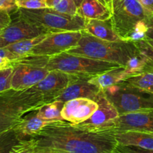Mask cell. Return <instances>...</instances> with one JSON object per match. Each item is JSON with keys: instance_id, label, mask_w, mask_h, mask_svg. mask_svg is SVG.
<instances>
[{"instance_id": "2", "label": "cell", "mask_w": 153, "mask_h": 153, "mask_svg": "<svg viewBox=\"0 0 153 153\" xmlns=\"http://www.w3.org/2000/svg\"><path fill=\"white\" fill-rule=\"evenodd\" d=\"M82 37L76 46L67 51L68 53L87 57L124 66L130 58L139 52L134 43L126 41H108L97 38L82 31Z\"/></svg>"}, {"instance_id": "38", "label": "cell", "mask_w": 153, "mask_h": 153, "mask_svg": "<svg viewBox=\"0 0 153 153\" xmlns=\"http://www.w3.org/2000/svg\"><path fill=\"white\" fill-rule=\"evenodd\" d=\"M102 1L111 10H112V7H113V0H100Z\"/></svg>"}, {"instance_id": "27", "label": "cell", "mask_w": 153, "mask_h": 153, "mask_svg": "<svg viewBox=\"0 0 153 153\" xmlns=\"http://www.w3.org/2000/svg\"><path fill=\"white\" fill-rule=\"evenodd\" d=\"M148 30L147 19L142 20L134 25L131 31L127 34L124 41L136 43L140 40H145L146 35V32Z\"/></svg>"}, {"instance_id": "24", "label": "cell", "mask_w": 153, "mask_h": 153, "mask_svg": "<svg viewBox=\"0 0 153 153\" xmlns=\"http://www.w3.org/2000/svg\"><path fill=\"white\" fill-rule=\"evenodd\" d=\"M46 6L59 13L69 15L77 14V6L73 0H45Z\"/></svg>"}, {"instance_id": "22", "label": "cell", "mask_w": 153, "mask_h": 153, "mask_svg": "<svg viewBox=\"0 0 153 153\" xmlns=\"http://www.w3.org/2000/svg\"><path fill=\"white\" fill-rule=\"evenodd\" d=\"M124 81L142 91L153 94V73H141L137 76L128 78Z\"/></svg>"}, {"instance_id": "14", "label": "cell", "mask_w": 153, "mask_h": 153, "mask_svg": "<svg viewBox=\"0 0 153 153\" xmlns=\"http://www.w3.org/2000/svg\"><path fill=\"white\" fill-rule=\"evenodd\" d=\"M90 79L71 76L70 82L63 92L55 100L66 102L78 98H88L94 100L101 90L91 83Z\"/></svg>"}, {"instance_id": "33", "label": "cell", "mask_w": 153, "mask_h": 153, "mask_svg": "<svg viewBox=\"0 0 153 153\" xmlns=\"http://www.w3.org/2000/svg\"><path fill=\"white\" fill-rule=\"evenodd\" d=\"M16 1L17 0H0V10L7 12L11 15L19 9Z\"/></svg>"}, {"instance_id": "41", "label": "cell", "mask_w": 153, "mask_h": 153, "mask_svg": "<svg viewBox=\"0 0 153 153\" xmlns=\"http://www.w3.org/2000/svg\"><path fill=\"white\" fill-rule=\"evenodd\" d=\"M3 29H4V28H0V34H1V32H2Z\"/></svg>"}, {"instance_id": "15", "label": "cell", "mask_w": 153, "mask_h": 153, "mask_svg": "<svg viewBox=\"0 0 153 153\" xmlns=\"http://www.w3.org/2000/svg\"><path fill=\"white\" fill-rule=\"evenodd\" d=\"M84 31L88 34L108 41H122L112 25L111 19H87Z\"/></svg>"}, {"instance_id": "4", "label": "cell", "mask_w": 153, "mask_h": 153, "mask_svg": "<svg viewBox=\"0 0 153 153\" xmlns=\"http://www.w3.org/2000/svg\"><path fill=\"white\" fill-rule=\"evenodd\" d=\"M118 67L120 65L72 55L67 52L50 57L45 66L49 71L58 70L70 76L86 79H91Z\"/></svg>"}, {"instance_id": "17", "label": "cell", "mask_w": 153, "mask_h": 153, "mask_svg": "<svg viewBox=\"0 0 153 153\" xmlns=\"http://www.w3.org/2000/svg\"><path fill=\"white\" fill-rule=\"evenodd\" d=\"M50 123L52 122L39 117L37 115V111H31L25 117H22L20 122L13 129L22 139L30 138Z\"/></svg>"}, {"instance_id": "5", "label": "cell", "mask_w": 153, "mask_h": 153, "mask_svg": "<svg viewBox=\"0 0 153 153\" xmlns=\"http://www.w3.org/2000/svg\"><path fill=\"white\" fill-rule=\"evenodd\" d=\"M17 13L48 33L82 31L87 19L76 15L59 13L49 7L40 9L19 8Z\"/></svg>"}, {"instance_id": "28", "label": "cell", "mask_w": 153, "mask_h": 153, "mask_svg": "<svg viewBox=\"0 0 153 153\" xmlns=\"http://www.w3.org/2000/svg\"><path fill=\"white\" fill-rule=\"evenodd\" d=\"M20 58L7 50L5 47L0 48V70L13 67Z\"/></svg>"}, {"instance_id": "29", "label": "cell", "mask_w": 153, "mask_h": 153, "mask_svg": "<svg viewBox=\"0 0 153 153\" xmlns=\"http://www.w3.org/2000/svg\"><path fill=\"white\" fill-rule=\"evenodd\" d=\"M13 67L0 70V94L12 89L11 82Z\"/></svg>"}, {"instance_id": "13", "label": "cell", "mask_w": 153, "mask_h": 153, "mask_svg": "<svg viewBox=\"0 0 153 153\" xmlns=\"http://www.w3.org/2000/svg\"><path fill=\"white\" fill-rule=\"evenodd\" d=\"M98 107V103L91 99H74L64 102L61 116L64 120L73 125H79L89 119Z\"/></svg>"}, {"instance_id": "18", "label": "cell", "mask_w": 153, "mask_h": 153, "mask_svg": "<svg viewBox=\"0 0 153 153\" xmlns=\"http://www.w3.org/2000/svg\"><path fill=\"white\" fill-rule=\"evenodd\" d=\"M77 14L86 19H111V10L100 0H83L77 9Z\"/></svg>"}, {"instance_id": "34", "label": "cell", "mask_w": 153, "mask_h": 153, "mask_svg": "<svg viewBox=\"0 0 153 153\" xmlns=\"http://www.w3.org/2000/svg\"><path fill=\"white\" fill-rule=\"evenodd\" d=\"M11 16L7 12L0 10V28H5L10 24Z\"/></svg>"}, {"instance_id": "40", "label": "cell", "mask_w": 153, "mask_h": 153, "mask_svg": "<svg viewBox=\"0 0 153 153\" xmlns=\"http://www.w3.org/2000/svg\"><path fill=\"white\" fill-rule=\"evenodd\" d=\"M111 153H120V152H117V151H116V150H114V151H113V152H111Z\"/></svg>"}, {"instance_id": "20", "label": "cell", "mask_w": 153, "mask_h": 153, "mask_svg": "<svg viewBox=\"0 0 153 153\" xmlns=\"http://www.w3.org/2000/svg\"><path fill=\"white\" fill-rule=\"evenodd\" d=\"M48 35H49V34H41V35L38 36V37H34V38L21 40V41L8 45V46H5V48L7 50L10 51V52H12L15 55L19 57V58H22L23 57L28 55L31 49L36 45H37L39 43L43 41Z\"/></svg>"}, {"instance_id": "12", "label": "cell", "mask_w": 153, "mask_h": 153, "mask_svg": "<svg viewBox=\"0 0 153 153\" xmlns=\"http://www.w3.org/2000/svg\"><path fill=\"white\" fill-rule=\"evenodd\" d=\"M94 100L98 103V109L89 119L80 124L94 130L109 131L107 126L112 120L120 116L119 112L109 101L103 91H100Z\"/></svg>"}, {"instance_id": "6", "label": "cell", "mask_w": 153, "mask_h": 153, "mask_svg": "<svg viewBox=\"0 0 153 153\" xmlns=\"http://www.w3.org/2000/svg\"><path fill=\"white\" fill-rule=\"evenodd\" d=\"M103 91L120 115L153 109V94L135 88L125 81L108 87Z\"/></svg>"}, {"instance_id": "39", "label": "cell", "mask_w": 153, "mask_h": 153, "mask_svg": "<svg viewBox=\"0 0 153 153\" xmlns=\"http://www.w3.org/2000/svg\"><path fill=\"white\" fill-rule=\"evenodd\" d=\"M73 1H74L76 5L77 6V7H79L80 6V4H82V1H83V0H73Z\"/></svg>"}, {"instance_id": "37", "label": "cell", "mask_w": 153, "mask_h": 153, "mask_svg": "<svg viewBox=\"0 0 153 153\" xmlns=\"http://www.w3.org/2000/svg\"><path fill=\"white\" fill-rule=\"evenodd\" d=\"M33 153H58L56 151L50 149L48 147H43V146H36L34 144V149H33Z\"/></svg>"}, {"instance_id": "32", "label": "cell", "mask_w": 153, "mask_h": 153, "mask_svg": "<svg viewBox=\"0 0 153 153\" xmlns=\"http://www.w3.org/2000/svg\"><path fill=\"white\" fill-rule=\"evenodd\" d=\"M114 150L120 153H153V149H143L134 146H124L117 144Z\"/></svg>"}, {"instance_id": "9", "label": "cell", "mask_w": 153, "mask_h": 153, "mask_svg": "<svg viewBox=\"0 0 153 153\" xmlns=\"http://www.w3.org/2000/svg\"><path fill=\"white\" fill-rule=\"evenodd\" d=\"M13 13L16 16L11 17L10 24L0 34V48L21 40L34 38L41 34H51L25 19L17 11Z\"/></svg>"}, {"instance_id": "19", "label": "cell", "mask_w": 153, "mask_h": 153, "mask_svg": "<svg viewBox=\"0 0 153 153\" xmlns=\"http://www.w3.org/2000/svg\"><path fill=\"white\" fill-rule=\"evenodd\" d=\"M126 79L125 68L123 66L111 70L109 71L93 77L89 79L91 83L97 85L101 91H104L108 87L117 85Z\"/></svg>"}, {"instance_id": "16", "label": "cell", "mask_w": 153, "mask_h": 153, "mask_svg": "<svg viewBox=\"0 0 153 153\" xmlns=\"http://www.w3.org/2000/svg\"><path fill=\"white\" fill-rule=\"evenodd\" d=\"M118 144L153 149V134L139 131H114Z\"/></svg>"}, {"instance_id": "31", "label": "cell", "mask_w": 153, "mask_h": 153, "mask_svg": "<svg viewBox=\"0 0 153 153\" xmlns=\"http://www.w3.org/2000/svg\"><path fill=\"white\" fill-rule=\"evenodd\" d=\"M16 4L19 8L40 9L47 7L45 0H17Z\"/></svg>"}, {"instance_id": "30", "label": "cell", "mask_w": 153, "mask_h": 153, "mask_svg": "<svg viewBox=\"0 0 153 153\" xmlns=\"http://www.w3.org/2000/svg\"><path fill=\"white\" fill-rule=\"evenodd\" d=\"M34 141L32 138L22 139L13 146L10 153H33Z\"/></svg>"}, {"instance_id": "23", "label": "cell", "mask_w": 153, "mask_h": 153, "mask_svg": "<svg viewBox=\"0 0 153 153\" xmlns=\"http://www.w3.org/2000/svg\"><path fill=\"white\" fill-rule=\"evenodd\" d=\"M134 44L139 52L144 58L145 67L143 73H153V44H151L145 40L136 42Z\"/></svg>"}, {"instance_id": "1", "label": "cell", "mask_w": 153, "mask_h": 153, "mask_svg": "<svg viewBox=\"0 0 153 153\" xmlns=\"http://www.w3.org/2000/svg\"><path fill=\"white\" fill-rule=\"evenodd\" d=\"M31 138L36 146L64 153H111L118 144L114 131H98L65 120L50 123Z\"/></svg>"}, {"instance_id": "36", "label": "cell", "mask_w": 153, "mask_h": 153, "mask_svg": "<svg viewBox=\"0 0 153 153\" xmlns=\"http://www.w3.org/2000/svg\"><path fill=\"white\" fill-rule=\"evenodd\" d=\"M149 16H153V0H139Z\"/></svg>"}, {"instance_id": "42", "label": "cell", "mask_w": 153, "mask_h": 153, "mask_svg": "<svg viewBox=\"0 0 153 153\" xmlns=\"http://www.w3.org/2000/svg\"><path fill=\"white\" fill-rule=\"evenodd\" d=\"M58 153H64V152H57Z\"/></svg>"}, {"instance_id": "11", "label": "cell", "mask_w": 153, "mask_h": 153, "mask_svg": "<svg viewBox=\"0 0 153 153\" xmlns=\"http://www.w3.org/2000/svg\"><path fill=\"white\" fill-rule=\"evenodd\" d=\"M49 73L46 67L18 63L13 67L11 88L14 91L28 89L45 79Z\"/></svg>"}, {"instance_id": "3", "label": "cell", "mask_w": 153, "mask_h": 153, "mask_svg": "<svg viewBox=\"0 0 153 153\" xmlns=\"http://www.w3.org/2000/svg\"><path fill=\"white\" fill-rule=\"evenodd\" d=\"M71 76L58 70H51L45 79L24 91H14V95L24 114L37 111L52 102L63 92Z\"/></svg>"}, {"instance_id": "7", "label": "cell", "mask_w": 153, "mask_h": 153, "mask_svg": "<svg viewBox=\"0 0 153 153\" xmlns=\"http://www.w3.org/2000/svg\"><path fill=\"white\" fill-rule=\"evenodd\" d=\"M150 17L139 0H113L111 19L115 31L123 41L136 24Z\"/></svg>"}, {"instance_id": "8", "label": "cell", "mask_w": 153, "mask_h": 153, "mask_svg": "<svg viewBox=\"0 0 153 153\" xmlns=\"http://www.w3.org/2000/svg\"><path fill=\"white\" fill-rule=\"evenodd\" d=\"M82 35V31L51 33L43 41L36 45L28 55H41L50 58L67 52L77 46Z\"/></svg>"}, {"instance_id": "21", "label": "cell", "mask_w": 153, "mask_h": 153, "mask_svg": "<svg viewBox=\"0 0 153 153\" xmlns=\"http://www.w3.org/2000/svg\"><path fill=\"white\" fill-rule=\"evenodd\" d=\"M64 105V102L54 100L52 102L47 103L40 108L37 111V115L39 117L50 122L64 120L61 116V111Z\"/></svg>"}, {"instance_id": "25", "label": "cell", "mask_w": 153, "mask_h": 153, "mask_svg": "<svg viewBox=\"0 0 153 153\" xmlns=\"http://www.w3.org/2000/svg\"><path fill=\"white\" fill-rule=\"evenodd\" d=\"M144 67V58L140 52H138L137 55L131 57L127 64L124 66L126 79L143 73Z\"/></svg>"}, {"instance_id": "10", "label": "cell", "mask_w": 153, "mask_h": 153, "mask_svg": "<svg viewBox=\"0 0 153 153\" xmlns=\"http://www.w3.org/2000/svg\"><path fill=\"white\" fill-rule=\"evenodd\" d=\"M112 131H139L153 134V109L120 114L107 126Z\"/></svg>"}, {"instance_id": "35", "label": "cell", "mask_w": 153, "mask_h": 153, "mask_svg": "<svg viewBox=\"0 0 153 153\" xmlns=\"http://www.w3.org/2000/svg\"><path fill=\"white\" fill-rule=\"evenodd\" d=\"M147 25L148 30L145 40L149 42L151 44H153V16L147 19Z\"/></svg>"}, {"instance_id": "26", "label": "cell", "mask_w": 153, "mask_h": 153, "mask_svg": "<svg viewBox=\"0 0 153 153\" xmlns=\"http://www.w3.org/2000/svg\"><path fill=\"white\" fill-rule=\"evenodd\" d=\"M22 140L13 128L0 134V153H10L14 145Z\"/></svg>"}]
</instances>
